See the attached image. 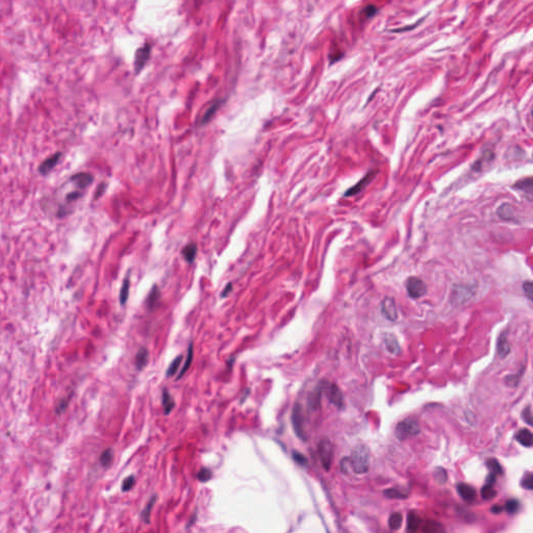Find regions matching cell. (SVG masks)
Segmentation results:
<instances>
[{
  "label": "cell",
  "mask_w": 533,
  "mask_h": 533,
  "mask_svg": "<svg viewBox=\"0 0 533 533\" xmlns=\"http://www.w3.org/2000/svg\"><path fill=\"white\" fill-rule=\"evenodd\" d=\"M370 451L365 445H357L352 451L349 462L356 474H365L369 471Z\"/></svg>",
  "instance_id": "6da1fadb"
},
{
  "label": "cell",
  "mask_w": 533,
  "mask_h": 533,
  "mask_svg": "<svg viewBox=\"0 0 533 533\" xmlns=\"http://www.w3.org/2000/svg\"><path fill=\"white\" fill-rule=\"evenodd\" d=\"M420 426L418 422L413 419H406L400 422L396 427V436L400 441H404L406 438L411 437L419 434Z\"/></svg>",
  "instance_id": "7a4b0ae2"
},
{
  "label": "cell",
  "mask_w": 533,
  "mask_h": 533,
  "mask_svg": "<svg viewBox=\"0 0 533 533\" xmlns=\"http://www.w3.org/2000/svg\"><path fill=\"white\" fill-rule=\"evenodd\" d=\"M292 424L296 435L302 441H307L308 437L304 430V414L300 403H296L292 410Z\"/></svg>",
  "instance_id": "3957f363"
},
{
  "label": "cell",
  "mask_w": 533,
  "mask_h": 533,
  "mask_svg": "<svg viewBox=\"0 0 533 533\" xmlns=\"http://www.w3.org/2000/svg\"><path fill=\"white\" fill-rule=\"evenodd\" d=\"M318 452H319V456H320L321 462H322L323 468L326 470V471H329L332 465L333 447L328 438H323V440L320 441L318 445Z\"/></svg>",
  "instance_id": "277c9868"
},
{
  "label": "cell",
  "mask_w": 533,
  "mask_h": 533,
  "mask_svg": "<svg viewBox=\"0 0 533 533\" xmlns=\"http://www.w3.org/2000/svg\"><path fill=\"white\" fill-rule=\"evenodd\" d=\"M405 287H406L407 293H409L410 297L412 298V299H418V298H421L422 296H424L426 294V291H427L424 282L418 277H410L406 280Z\"/></svg>",
  "instance_id": "5b68a950"
},
{
  "label": "cell",
  "mask_w": 533,
  "mask_h": 533,
  "mask_svg": "<svg viewBox=\"0 0 533 533\" xmlns=\"http://www.w3.org/2000/svg\"><path fill=\"white\" fill-rule=\"evenodd\" d=\"M323 390H325L326 396L328 397L329 401H330L333 405H335L338 409H343L344 407V398L342 395V391L335 386L334 383H330V385H325L323 387Z\"/></svg>",
  "instance_id": "8992f818"
},
{
  "label": "cell",
  "mask_w": 533,
  "mask_h": 533,
  "mask_svg": "<svg viewBox=\"0 0 533 533\" xmlns=\"http://www.w3.org/2000/svg\"><path fill=\"white\" fill-rule=\"evenodd\" d=\"M381 312L390 321H396L398 319V311L396 302L390 297H386L381 302Z\"/></svg>",
  "instance_id": "52a82bcc"
},
{
  "label": "cell",
  "mask_w": 533,
  "mask_h": 533,
  "mask_svg": "<svg viewBox=\"0 0 533 533\" xmlns=\"http://www.w3.org/2000/svg\"><path fill=\"white\" fill-rule=\"evenodd\" d=\"M151 46L149 44H145L142 48H140L136 53V60H135V68L136 71L139 72L143 69L145 64L147 62L149 56H150Z\"/></svg>",
  "instance_id": "ba28073f"
},
{
  "label": "cell",
  "mask_w": 533,
  "mask_h": 533,
  "mask_svg": "<svg viewBox=\"0 0 533 533\" xmlns=\"http://www.w3.org/2000/svg\"><path fill=\"white\" fill-rule=\"evenodd\" d=\"M473 294H474V291H473L472 287L459 286V287H456L455 288H454L453 295H452V300H453V302H456V303L460 304L462 302L468 301L470 298L473 296Z\"/></svg>",
  "instance_id": "9c48e42d"
},
{
  "label": "cell",
  "mask_w": 533,
  "mask_h": 533,
  "mask_svg": "<svg viewBox=\"0 0 533 533\" xmlns=\"http://www.w3.org/2000/svg\"><path fill=\"white\" fill-rule=\"evenodd\" d=\"M375 175H376V172H374V171L369 172V173H368L364 178L360 179L355 185L350 187V189L346 193H345V196H346V197H349V196H354V195L362 192L365 189V187H367V185L372 182V179L374 178Z\"/></svg>",
  "instance_id": "30bf717a"
},
{
  "label": "cell",
  "mask_w": 533,
  "mask_h": 533,
  "mask_svg": "<svg viewBox=\"0 0 533 533\" xmlns=\"http://www.w3.org/2000/svg\"><path fill=\"white\" fill-rule=\"evenodd\" d=\"M62 152H56L53 155L49 156L48 159H46L44 162H42L40 166H39V172H40V174L42 175L49 174L50 171L59 164L62 158Z\"/></svg>",
  "instance_id": "8fae6325"
},
{
  "label": "cell",
  "mask_w": 533,
  "mask_h": 533,
  "mask_svg": "<svg viewBox=\"0 0 533 533\" xmlns=\"http://www.w3.org/2000/svg\"><path fill=\"white\" fill-rule=\"evenodd\" d=\"M70 182L73 183L80 190H83V189H87V187L93 183V176L90 173L81 172V173H77L71 176Z\"/></svg>",
  "instance_id": "7c38bea8"
},
{
  "label": "cell",
  "mask_w": 533,
  "mask_h": 533,
  "mask_svg": "<svg viewBox=\"0 0 533 533\" xmlns=\"http://www.w3.org/2000/svg\"><path fill=\"white\" fill-rule=\"evenodd\" d=\"M457 492L459 496L467 502H473L476 499V491L473 487L466 483H459L457 485Z\"/></svg>",
  "instance_id": "4fadbf2b"
},
{
  "label": "cell",
  "mask_w": 533,
  "mask_h": 533,
  "mask_svg": "<svg viewBox=\"0 0 533 533\" xmlns=\"http://www.w3.org/2000/svg\"><path fill=\"white\" fill-rule=\"evenodd\" d=\"M515 438L524 447H531L533 443V435L529 429H521L515 434Z\"/></svg>",
  "instance_id": "5bb4252c"
},
{
  "label": "cell",
  "mask_w": 533,
  "mask_h": 533,
  "mask_svg": "<svg viewBox=\"0 0 533 533\" xmlns=\"http://www.w3.org/2000/svg\"><path fill=\"white\" fill-rule=\"evenodd\" d=\"M497 349H498V353H499V355L501 357H505L506 355L509 354V352H511V346H509L505 333L501 334L499 336L498 344H497Z\"/></svg>",
  "instance_id": "9a60e30c"
},
{
  "label": "cell",
  "mask_w": 533,
  "mask_h": 533,
  "mask_svg": "<svg viewBox=\"0 0 533 533\" xmlns=\"http://www.w3.org/2000/svg\"><path fill=\"white\" fill-rule=\"evenodd\" d=\"M513 187L516 190L524 192L525 194H527L529 196V200H531L532 189H533V184H532V179L531 178H526V179L520 180V182H518L513 185Z\"/></svg>",
  "instance_id": "2e32d148"
},
{
  "label": "cell",
  "mask_w": 533,
  "mask_h": 533,
  "mask_svg": "<svg viewBox=\"0 0 533 533\" xmlns=\"http://www.w3.org/2000/svg\"><path fill=\"white\" fill-rule=\"evenodd\" d=\"M149 360V352L146 348H141L136 356V365L139 370H143Z\"/></svg>",
  "instance_id": "e0dca14e"
},
{
  "label": "cell",
  "mask_w": 533,
  "mask_h": 533,
  "mask_svg": "<svg viewBox=\"0 0 533 533\" xmlns=\"http://www.w3.org/2000/svg\"><path fill=\"white\" fill-rule=\"evenodd\" d=\"M385 342H386V347L390 353L395 354V355H398L400 353V346L397 339L394 335H387Z\"/></svg>",
  "instance_id": "ac0fdd59"
},
{
  "label": "cell",
  "mask_w": 533,
  "mask_h": 533,
  "mask_svg": "<svg viewBox=\"0 0 533 533\" xmlns=\"http://www.w3.org/2000/svg\"><path fill=\"white\" fill-rule=\"evenodd\" d=\"M175 406V402L172 396L168 393L167 390L163 391V407L164 410V414H169L172 410H173Z\"/></svg>",
  "instance_id": "d6986e66"
},
{
  "label": "cell",
  "mask_w": 533,
  "mask_h": 533,
  "mask_svg": "<svg viewBox=\"0 0 533 533\" xmlns=\"http://www.w3.org/2000/svg\"><path fill=\"white\" fill-rule=\"evenodd\" d=\"M421 519L420 516L414 513V512H410L409 514V518H407V530L410 531V532H415L417 530H419L420 526H421Z\"/></svg>",
  "instance_id": "ffe728a7"
},
{
  "label": "cell",
  "mask_w": 533,
  "mask_h": 533,
  "mask_svg": "<svg viewBox=\"0 0 533 533\" xmlns=\"http://www.w3.org/2000/svg\"><path fill=\"white\" fill-rule=\"evenodd\" d=\"M196 253H197V245L194 244V243L186 245L183 250V255H184V260L187 263H193L194 262L195 257H196Z\"/></svg>",
  "instance_id": "44dd1931"
},
{
  "label": "cell",
  "mask_w": 533,
  "mask_h": 533,
  "mask_svg": "<svg viewBox=\"0 0 533 533\" xmlns=\"http://www.w3.org/2000/svg\"><path fill=\"white\" fill-rule=\"evenodd\" d=\"M193 355H194V351H193V345L191 344V345H190V347H189V350H187V356H186V359H185V363H184V367H183V369H182V371H180V373H179V375H178V377H177V379H180V378H182V377H183V376H184V374L186 373V371L190 369V367H191V364H192V362H193Z\"/></svg>",
  "instance_id": "7402d4cb"
},
{
  "label": "cell",
  "mask_w": 533,
  "mask_h": 533,
  "mask_svg": "<svg viewBox=\"0 0 533 533\" xmlns=\"http://www.w3.org/2000/svg\"><path fill=\"white\" fill-rule=\"evenodd\" d=\"M401 524H402V514L401 513L394 512V513H391L390 515L389 526H390V529L398 530L400 527H401Z\"/></svg>",
  "instance_id": "603a6c76"
},
{
  "label": "cell",
  "mask_w": 533,
  "mask_h": 533,
  "mask_svg": "<svg viewBox=\"0 0 533 533\" xmlns=\"http://www.w3.org/2000/svg\"><path fill=\"white\" fill-rule=\"evenodd\" d=\"M487 465H488V468L490 469L491 473L495 474V475H502L503 474V469H502V467H501L500 462L497 459L491 458L487 462Z\"/></svg>",
  "instance_id": "cb8c5ba5"
},
{
  "label": "cell",
  "mask_w": 533,
  "mask_h": 533,
  "mask_svg": "<svg viewBox=\"0 0 533 533\" xmlns=\"http://www.w3.org/2000/svg\"><path fill=\"white\" fill-rule=\"evenodd\" d=\"M160 299V292L158 289V287H153V288L151 289L150 294H149L148 296V299H147V305L149 308H152L155 307V304L158 303Z\"/></svg>",
  "instance_id": "d4e9b609"
},
{
  "label": "cell",
  "mask_w": 533,
  "mask_h": 533,
  "mask_svg": "<svg viewBox=\"0 0 533 533\" xmlns=\"http://www.w3.org/2000/svg\"><path fill=\"white\" fill-rule=\"evenodd\" d=\"M183 359H184L183 355H179V356H177V357L173 360V362L171 363V365L169 366L168 370H167V376H168V377H170V376H173V375L176 374V372H177L178 369H179L180 365H182V363H183Z\"/></svg>",
  "instance_id": "484cf974"
},
{
  "label": "cell",
  "mask_w": 533,
  "mask_h": 533,
  "mask_svg": "<svg viewBox=\"0 0 533 533\" xmlns=\"http://www.w3.org/2000/svg\"><path fill=\"white\" fill-rule=\"evenodd\" d=\"M497 495V492L492 488V484H487L481 489V496L484 500H491L495 498Z\"/></svg>",
  "instance_id": "4316f807"
},
{
  "label": "cell",
  "mask_w": 533,
  "mask_h": 533,
  "mask_svg": "<svg viewBox=\"0 0 533 533\" xmlns=\"http://www.w3.org/2000/svg\"><path fill=\"white\" fill-rule=\"evenodd\" d=\"M128 295H129V280L126 278L123 281L121 292H120V303L122 305L126 303L128 299Z\"/></svg>",
  "instance_id": "83f0119b"
},
{
  "label": "cell",
  "mask_w": 533,
  "mask_h": 533,
  "mask_svg": "<svg viewBox=\"0 0 533 533\" xmlns=\"http://www.w3.org/2000/svg\"><path fill=\"white\" fill-rule=\"evenodd\" d=\"M155 501H156V497H152L150 499V501H149L148 504L146 505V507L144 508V511L142 512V520L145 522V523H149V519H150V512L152 511V508L155 504Z\"/></svg>",
  "instance_id": "f1b7e54d"
},
{
  "label": "cell",
  "mask_w": 533,
  "mask_h": 533,
  "mask_svg": "<svg viewBox=\"0 0 533 533\" xmlns=\"http://www.w3.org/2000/svg\"><path fill=\"white\" fill-rule=\"evenodd\" d=\"M505 511L511 513V514H513L515 512H519V508H520V502L516 499H511L508 500L506 504H505Z\"/></svg>",
  "instance_id": "f546056e"
},
{
  "label": "cell",
  "mask_w": 533,
  "mask_h": 533,
  "mask_svg": "<svg viewBox=\"0 0 533 533\" xmlns=\"http://www.w3.org/2000/svg\"><path fill=\"white\" fill-rule=\"evenodd\" d=\"M320 395H321V390H318L313 391V393L309 396L308 405L311 410H317L320 406V399H321Z\"/></svg>",
  "instance_id": "4dcf8cb0"
},
{
  "label": "cell",
  "mask_w": 533,
  "mask_h": 533,
  "mask_svg": "<svg viewBox=\"0 0 533 533\" xmlns=\"http://www.w3.org/2000/svg\"><path fill=\"white\" fill-rule=\"evenodd\" d=\"M113 456H114V454H113L112 449H106L102 454H101V457H100L101 465H102L103 467H108L109 465L112 464Z\"/></svg>",
  "instance_id": "1f68e13d"
},
{
  "label": "cell",
  "mask_w": 533,
  "mask_h": 533,
  "mask_svg": "<svg viewBox=\"0 0 533 533\" xmlns=\"http://www.w3.org/2000/svg\"><path fill=\"white\" fill-rule=\"evenodd\" d=\"M219 105H220V102H215L213 105L209 106V108L205 113V116H203L202 123H206L211 118V117H213V115L216 113V111L218 109Z\"/></svg>",
  "instance_id": "d6a6232c"
},
{
  "label": "cell",
  "mask_w": 533,
  "mask_h": 533,
  "mask_svg": "<svg viewBox=\"0 0 533 533\" xmlns=\"http://www.w3.org/2000/svg\"><path fill=\"white\" fill-rule=\"evenodd\" d=\"M211 476H213V474H211L210 470L205 469V468L201 469L200 471L197 473L198 480L201 481V482H206V481H208V480L210 479V478H211Z\"/></svg>",
  "instance_id": "836d02e7"
},
{
  "label": "cell",
  "mask_w": 533,
  "mask_h": 533,
  "mask_svg": "<svg viewBox=\"0 0 533 533\" xmlns=\"http://www.w3.org/2000/svg\"><path fill=\"white\" fill-rule=\"evenodd\" d=\"M377 12H378V9L375 5H368L362 11V14H363L364 18L369 19V18H372L373 16H375L376 14H377Z\"/></svg>",
  "instance_id": "e575fe53"
},
{
  "label": "cell",
  "mask_w": 533,
  "mask_h": 533,
  "mask_svg": "<svg viewBox=\"0 0 533 533\" xmlns=\"http://www.w3.org/2000/svg\"><path fill=\"white\" fill-rule=\"evenodd\" d=\"M521 485L523 488H525L526 490H529V491H531L533 489V480H532V474L531 473H528L527 475L524 476V478L521 481Z\"/></svg>",
  "instance_id": "d590c367"
},
{
  "label": "cell",
  "mask_w": 533,
  "mask_h": 533,
  "mask_svg": "<svg viewBox=\"0 0 533 533\" xmlns=\"http://www.w3.org/2000/svg\"><path fill=\"white\" fill-rule=\"evenodd\" d=\"M293 458L294 460L297 462L298 465H300L302 467H305L308 465V458L305 457L302 453L300 452H297V451H294L293 452Z\"/></svg>",
  "instance_id": "8d00e7d4"
},
{
  "label": "cell",
  "mask_w": 533,
  "mask_h": 533,
  "mask_svg": "<svg viewBox=\"0 0 533 533\" xmlns=\"http://www.w3.org/2000/svg\"><path fill=\"white\" fill-rule=\"evenodd\" d=\"M523 291L525 293V295H526V297L528 298V299L530 301H532V296H533V285L531 281H526L523 284Z\"/></svg>",
  "instance_id": "74e56055"
},
{
  "label": "cell",
  "mask_w": 533,
  "mask_h": 533,
  "mask_svg": "<svg viewBox=\"0 0 533 533\" xmlns=\"http://www.w3.org/2000/svg\"><path fill=\"white\" fill-rule=\"evenodd\" d=\"M136 483V478L133 476H129L127 477L126 479H125L123 481V484H122V491L123 492H127L129 490H131L133 488V485H135Z\"/></svg>",
  "instance_id": "f35d334b"
},
{
  "label": "cell",
  "mask_w": 533,
  "mask_h": 533,
  "mask_svg": "<svg viewBox=\"0 0 533 533\" xmlns=\"http://www.w3.org/2000/svg\"><path fill=\"white\" fill-rule=\"evenodd\" d=\"M434 477H435V479L440 483H444V482L447 481V473H446V471L443 468H437L435 470Z\"/></svg>",
  "instance_id": "ab89813d"
},
{
  "label": "cell",
  "mask_w": 533,
  "mask_h": 533,
  "mask_svg": "<svg viewBox=\"0 0 533 533\" xmlns=\"http://www.w3.org/2000/svg\"><path fill=\"white\" fill-rule=\"evenodd\" d=\"M386 496L388 498H391V499H400V498H406V495H403V493L398 491V490H395V489H391V490H387L385 492Z\"/></svg>",
  "instance_id": "60d3db41"
},
{
  "label": "cell",
  "mask_w": 533,
  "mask_h": 533,
  "mask_svg": "<svg viewBox=\"0 0 533 533\" xmlns=\"http://www.w3.org/2000/svg\"><path fill=\"white\" fill-rule=\"evenodd\" d=\"M82 196V191H73V192H70L66 195V202L67 203H72L74 201H76L77 199H80Z\"/></svg>",
  "instance_id": "b9f144b4"
},
{
  "label": "cell",
  "mask_w": 533,
  "mask_h": 533,
  "mask_svg": "<svg viewBox=\"0 0 533 533\" xmlns=\"http://www.w3.org/2000/svg\"><path fill=\"white\" fill-rule=\"evenodd\" d=\"M442 528L440 526V524H437L435 522H427V524L424 526V528H423V530L424 531H427V532H434V531H440Z\"/></svg>",
  "instance_id": "7bdbcfd3"
},
{
  "label": "cell",
  "mask_w": 533,
  "mask_h": 533,
  "mask_svg": "<svg viewBox=\"0 0 533 533\" xmlns=\"http://www.w3.org/2000/svg\"><path fill=\"white\" fill-rule=\"evenodd\" d=\"M531 409L530 406H528L527 409H525L523 413H522V417H523V420L527 423L528 425H532V421H531Z\"/></svg>",
  "instance_id": "ee69618b"
},
{
  "label": "cell",
  "mask_w": 533,
  "mask_h": 533,
  "mask_svg": "<svg viewBox=\"0 0 533 533\" xmlns=\"http://www.w3.org/2000/svg\"><path fill=\"white\" fill-rule=\"evenodd\" d=\"M496 476H497V475H495V474H492V473H490L489 477L487 478V483H488V484H492V485L493 483H495V482H496Z\"/></svg>",
  "instance_id": "f6af8a7d"
},
{
  "label": "cell",
  "mask_w": 533,
  "mask_h": 533,
  "mask_svg": "<svg viewBox=\"0 0 533 533\" xmlns=\"http://www.w3.org/2000/svg\"><path fill=\"white\" fill-rule=\"evenodd\" d=\"M502 511H503V507H502V506L493 505V506L492 507V512L493 513H500Z\"/></svg>",
  "instance_id": "bcb514c9"
},
{
  "label": "cell",
  "mask_w": 533,
  "mask_h": 533,
  "mask_svg": "<svg viewBox=\"0 0 533 533\" xmlns=\"http://www.w3.org/2000/svg\"><path fill=\"white\" fill-rule=\"evenodd\" d=\"M230 291H231V284H229V285H227L226 288L224 289V291H223V293H222V297H226V295H227V294H228V293H229Z\"/></svg>",
  "instance_id": "7dc6e473"
},
{
  "label": "cell",
  "mask_w": 533,
  "mask_h": 533,
  "mask_svg": "<svg viewBox=\"0 0 533 533\" xmlns=\"http://www.w3.org/2000/svg\"><path fill=\"white\" fill-rule=\"evenodd\" d=\"M104 189H105V187H103V184H102V185H99V187H98V192L95 194V198H98L99 196L103 193Z\"/></svg>",
  "instance_id": "c3c4849f"
}]
</instances>
